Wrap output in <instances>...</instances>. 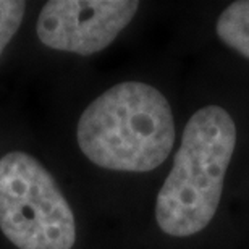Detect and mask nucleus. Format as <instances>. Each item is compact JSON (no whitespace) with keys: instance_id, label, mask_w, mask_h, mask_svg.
<instances>
[{"instance_id":"1","label":"nucleus","mask_w":249,"mask_h":249,"mask_svg":"<svg viewBox=\"0 0 249 249\" xmlns=\"http://www.w3.org/2000/svg\"><path fill=\"white\" fill-rule=\"evenodd\" d=\"M78 146L94 165L144 173L170 156L177 129L167 97L151 84L118 83L79 117Z\"/></svg>"},{"instance_id":"2","label":"nucleus","mask_w":249,"mask_h":249,"mask_svg":"<svg viewBox=\"0 0 249 249\" xmlns=\"http://www.w3.org/2000/svg\"><path fill=\"white\" fill-rule=\"evenodd\" d=\"M235 147L236 124L225 108L207 106L193 113L157 194L156 220L165 235L188 238L209 227Z\"/></svg>"},{"instance_id":"3","label":"nucleus","mask_w":249,"mask_h":249,"mask_svg":"<svg viewBox=\"0 0 249 249\" xmlns=\"http://www.w3.org/2000/svg\"><path fill=\"white\" fill-rule=\"evenodd\" d=\"M0 230L18 249H71L73 211L37 159L12 151L0 159Z\"/></svg>"},{"instance_id":"4","label":"nucleus","mask_w":249,"mask_h":249,"mask_svg":"<svg viewBox=\"0 0 249 249\" xmlns=\"http://www.w3.org/2000/svg\"><path fill=\"white\" fill-rule=\"evenodd\" d=\"M134 0H51L37 18V37L53 51L92 55L107 49L131 23Z\"/></svg>"},{"instance_id":"5","label":"nucleus","mask_w":249,"mask_h":249,"mask_svg":"<svg viewBox=\"0 0 249 249\" xmlns=\"http://www.w3.org/2000/svg\"><path fill=\"white\" fill-rule=\"evenodd\" d=\"M218 39L249 60V0L233 2L215 23Z\"/></svg>"},{"instance_id":"6","label":"nucleus","mask_w":249,"mask_h":249,"mask_svg":"<svg viewBox=\"0 0 249 249\" xmlns=\"http://www.w3.org/2000/svg\"><path fill=\"white\" fill-rule=\"evenodd\" d=\"M26 3L18 0H0V55L17 34L23 21Z\"/></svg>"}]
</instances>
